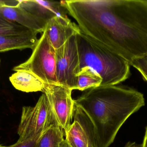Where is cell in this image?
I'll use <instances>...</instances> for the list:
<instances>
[{"mask_svg":"<svg viewBox=\"0 0 147 147\" xmlns=\"http://www.w3.org/2000/svg\"><path fill=\"white\" fill-rule=\"evenodd\" d=\"M65 134V140L71 147H88L86 133L81 124L76 119H74Z\"/></svg>","mask_w":147,"mask_h":147,"instance_id":"16","label":"cell"},{"mask_svg":"<svg viewBox=\"0 0 147 147\" xmlns=\"http://www.w3.org/2000/svg\"><path fill=\"white\" fill-rule=\"evenodd\" d=\"M125 147H143L142 144H139L136 143L135 142H128Z\"/></svg>","mask_w":147,"mask_h":147,"instance_id":"21","label":"cell"},{"mask_svg":"<svg viewBox=\"0 0 147 147\" xmlns=\"http://www.w3.org/2000/svg\"><path fill=\"white\" fill-rule=\"evenodd\" d=\"M130 65L137 69L147 82V53L142 57L134 60Z\"/></svg>","mask_w":147,"mask_h":147,"instance_id":"18","label":"cell"},{"mask_svg":"<svg viewBox=\"0 0 147 147\" xmlns=\"http://www.w3.org/2000/svg\"><path fill=\"white\" fill-rule=\"evenodd\" d=\"M0 18L39 33L45 31L46 22L38 19L19 6L0 7Z\"/></svg>","mask_w":147,"mask_h":147,"instance_id":"10","label":"cell"},{"mask_svg":"<svg viewBox=\"0 0 147 147\" xmlns=\"http://www.w3.org/2000/svg\"><path fill=\"white\" fill-rule=\"evenodd\" d=\"M65 131L58 124H53L40 135L34 147H60Z\"/></svg>","mask_w":147,"mask_h":147,"instance_id":"13","label":"cell"},{"mask_svg":"<svg viewBox=\"0 0 147 147\" xmlns=\"http://www.w3.org/2000/svg\"><path fill=\"white\" fill-rule=\"evenodd\" d=\"M45 32L56 50L63 45L70 38L80 31L78 26L67 17L56 16L49 20Z\"/></svg>","mask_w":147,"mask_h":147,"instance_id":"8","label":"cell"},{"mask_svg":"<svg viewBox=\"0 0 147 147\" xmlns=\"http://www.w3.org/2000/svg\"><path fill=\"white\" fill-rule=\"evenodd\" d=\"M71 91L59 84H45L43 91L48 98L58 124L65 132L69 128L73 118L74 102Z\"/></svg>","mask_w":147,"mask_h":147,"instance_id":"7","label":"cell"},{"mask_svg":"<svg viewBox=\"0 0 147 147\" xmlns=\"http://www.w3.org/2000/svg\"><path fill=\"white\" fill-rule=\"evenodd\" d=\"M20 1H0V7L3 6H16L19 4Z\"/></svg>","mask_w":147,"mask_h":147,"instance_id":"20","label":"cell"},{"mask_svg":"<svg viewBox=\"0 0 147 147\" xmlns=\"http://www.w3.org/2000/svg\"><path fill=\"white\" fill-rule=\"evenodd\" d=\"M102 78L93 69L86 67L79 70L76 90L83 91L96 88L101 85Z\"/></svg>","mask_w":147,"mask_h":147,"instance_id":"15","label":"cell"},{"mask_svg":"<svg viewBox=\"0 0 147 147\" xmlns=\"http://www.w3.org/2000/svg\"><path fill=\"white\" fill-rule=\"evenodd\" d=\"M60 147H71L70 146V145L68 144L67 142L66 141V140L65 139H64L62 142H61V144H60Z\"/></svg>","mask_w":147,"mask_h":147,"instance_id":"22","label":"cell"},{"mask_svg":"<svg viewBox=\"0 0 147 147\" xmlns=\"http://www.w3.org/2000/svg\"><path fill=\"white\" fill-rule=\"evenodd\" d=\"M91 121L98 147H109L129 117L145 105L143 94L116 85L92 88L74 100Z\"/></svg>","mask_w":147,"mask_h":147,"instance_id":"2","label":"cell"},{"mask_svg":"<svg viewBox=\"0 0 147 147\" xmlns=\"http://www.w3.org/2000/svg\"><path fill=\"white\" fill-rule=\"evenodd\" d=\"M0 147H5V146H2V145H0Z\"/></svg>","mask_w":147,"mask_h":147,"instance_id":"24","label":"cell"},{"mask_svg":"<svg viewBox=\"0 0 147 147\" xmlns=\"http://www.w3.org/2000/svg\"><path fill=\"white\" fill-rule=\"evenodd\" d=\"M41 134L24 140L20 141L18 140V141L13 145L5 147H34Z\"/></svg>","mask_w":147,"mask_h":147,"instance_id":"19","label":"cell"},{"mask_svg":"<svg viewBox=\"0 0 147 147\" xmlns=\"http://www.w3.org/2000/svg\"><path fill=\"white\" fill-rule=\"evenodd\" d=\"M37 31L31 30L20 33L0 36V52L30 48L33 50L38 40Z\"/></svg>","mask_w":147,"mask_h":147,"instance_id":"11","label":"cell"},{"mask_svg":"<svg viewBox=\"0 0 147 147\" xmlns=\"http://www.w3.org/2000/svg\"><path fill=\"white\" fill-rule=\"evenodd\" d=\"M73 118L81 124L87 136L88 147H98L95 128L86 113L74 104Z\"/></svg>","mask_w":147,"mask_h":147,"instance_id":"14","label":"cell"},{"mask_svg":"<svg viewBox=\"0 0 147 147\" xmlns=\"http://www.w3.org/2000/svg\"><path fill=\"white\" fill-rule=\"evenodd\" d=\"M79 70L90 67L102 78L100 86L116 85L129 78L130 64L121 56L80 31L77 34Z\"/></svg>","mask_w":147,"mask_h":147,"instance_id":"3","label":"cell"},{"mask_svg":"<svg viewBox=\"0 0 147 147\" xmlns=\"http://www.w3.org/2000/svg\"><path fill=\"white\" fill-rule=\"evenodd\" d=\"M19 5L40 20L47 22L56 16L67 17L64 1H20Z\"/></svg>","mask_w":147,"mask_h":147,"instance_id":"9","label":"cell"},{"mask_svg":"<svg viewBox=\"0 0 147 147\" xmlns=\"http://www.w3.org/2000/svg\"><path fill=\"white\" fill-rule=\"evenodd\" d=\"M13 87L25 92H43L45 84L38 77L31 72L26 70L17 71L9 78Z\"/></svg>","mask_w":147,"mask_h":147,"instance_id":"12","label":"cell"},{"mask_svg":"<svg viewBox=\"0 0 147 147\" xmlns=\"http://www.w3.org/2000/svg\"><path fill=\"white\" fill-rule=\"evenodd\" d=\"M56 124L58 123L51 104L47 97L43 93L35 106L22 108L17 131L20 136L19 140H24L38 135L50 126Z\"/></svg>","mask_w":147,"mask_h":147,"instance_id":"5","label":"cell"},{"mask_svg":"<svg viewBox=\"0 0 147 147\" xmlns=\"http://www.w3.org/2000/svg\"><path fill=\"white\" fill-rule=\"evenodd\" d=\"M77 34L56 50V76L58 83L71 90H76L80 62Z\"/></svg>","mask_w":147,"mask_h":147,"instance_id":"6","label":"cell"},{"mask_svg":"<svg viewBox=\"0 0 147 147\" xmlns=\"http://www.w3.org/2000/svg\"><path fill=\"white\" fill-rule=\"evenodd\" d=\"M31 30L32 29L16 23H11L0 18V36L25 33Z\"/></svg>","mask_w":147,"mask_h":147,"instance_id":"17","label":"cell"},{"mask_svg":"<svg viewBox=\"0 0 147 147\" xmlns=\"http://www.w3.org/2000/svg\"><path fill=\"white\" fill-rule=\"evenodd\" d=\"M20 70L31 72L46 84H58L56 76V49L45 31L33 49L30 58L13 69L15 72Z\"/></svg>","mask_w":147,"mask_h":147,"instance_id":"4","label":"cell"},{"mask_svg":"<svg viewBox=\"0 0 147 147\" xmlns=\"http://www.w3.org/2000/svg\"><path fill=\"white\" fill-rule=\"evenodd\" d=\"M81 32L130 63L147 53V0H70Z\"/></svg>","mask_w":147,"mask_h":147,"instance_id":"1","label":"cell"},{"mask_svg":"<svg viewBox=\"0 0 147 147\" xmlns=\"http://www.w3.org/2000/svg\"><path fill=\"white\" fill-rule=\"evenodd\" d=\"M143 147H147V127L146 129V134L144 136V140L142 143Z\"/></svg>","mask_w":147,"mask_h":147,"instance_id":"23","label":"cell"}]
</instances>
